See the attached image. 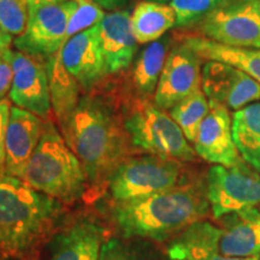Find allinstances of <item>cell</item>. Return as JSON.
<instances>
[{
  "label": "cell",
  "instance_id": "obj_1",
  "mask_svg": "<svg viewBox=\"0 0 260 260\" xmlns=\"http://www.w3.org/2000/svg\"><path fill=\"white\" fill-rule=\"evenodd\" d=\"M60 129L90 182L109 178L126 159L130 140L124 125L96 98H81L79 105Z\"/></svg>",
  "mask_w": 260,
  "mask_h": 260
},
{
  "label": "cell",
  "instance_id": "obj_2",
  "mask_svg": "<svg viewBox=\"0 0 260 260\" xmlns=\"http://www.w3.org/2000/svg\"><path fill=\"white\" fill-rule=\"evenodd\" d=\"M209 200L193 187H175L160 193L117 203L113 220L125 237L168 239L199 222L209 212Z\"/></svg>",
  "mask_w": 260,
  "mask_h": 260
},
{
  "label": "cell",
  "instance_id": "obj_3",
  "mask_svg": "<svg viewBox=\"0 0 260 260\" xmlns=\"http://www.w3.org/2000/svg\"><path fill=\"white\" fill-rule=\"evenodd\" d=\"M60 212L57 199L38 191L18 177L0 178V249L19 254L48 232Z\"/></svg>",
  "mask_w": 260,
  "mask_h": 260
},
{
  "label": "cell",
  "instance_id": "obj_4",
  "mask_svg": "<svg viewBox=\"0 0 260 260\" xmlns=\"http://www.w3.org/2000/svg\"><path fill=\"white\" fill-rule=\"evenodd\" d=\"M82 165L53 122L47 119L34 154L21 180L38 191L60 201L81 198L86 184Z\"/></svg>",
  "mask_w": 260,
  "mask_h": 260
},
{
  "label": "cell",
  "instance_id": "obj_5",
  "mask_svg": "<svg viewBox=\"0 0 260 260\" xmlns=\"http://www.w3.org/2000/svg\"><path fill=\"white\" fill-rule=\"evenodd\" d=\"M220 219L222 226L201 220L191 224L171 245L234 258L260 255V209L237 211Z\"/></svg>",
  "mask_w": 260,
  "mask_h": 260
},
{
  "label": "cell",
  "instance_id": "obj_6",
  "mask_svg": "<svg viewBox=\"0 0 260 260\" xmlns=\"http://www.w3.org/2000/svg\"><path fill=\"white\" fill-rule=\"evenodd\" d=\"M130 144L152 155L175 161H191L195 151L165 110L147 99L138 100L124 121Z\"/></svg>",
  "mask_w": 260,
  "mask_h": 260
},
{
  "label": "cell",
  "instance_id": "obj_7",
  "mask_svg": "<svg viewBox=\"0 0 260 260\" xmlns=\"http://www.w3.org/2000/svg\"><path fill=\"white\" fill-rule=\"evenodd\" d=\"M178 161L157 155L126 158L109 177L110 193L117 203L149 197L176 187Z\"/></svg>",
  "mask_w": 260,
  "mask_h": 260
},
{
  "label": "cell",
  "instance_id": "obj_8",
  "mask_svg": "<svg viewBox=\"0 0 260 260\" xmlns=\"http://www.w3.org/2000/svg\"><path fill=\"white\" fill-rule=\"evenodd\" d=\"M190 30L228 46L260 50V10L255 0H226Z\"/></svg>",
  "mask_w": 260,
  "mask_h": 260
},
{
  "label": "cell",
  "instance_id": "obj_9",
  "mask_svg": "<svg viewBox=\"0 0 260 260\" xmlns=\"http://www.w3.org/2000/svg\"><path fill=\"white\" fill-rule=\"evenodd\" d=\"M206 198L214 218L260 205V172L247 162L233 168L214 165L207 172Z\"/></svg>",
  "mask_w": 260,
  "mask_h": 260
},
{
  "label": "cell",
  "instance_id": "obj_10",
  "mask_svg": "<svg viewBox=\"0 0 260 260\" xmlns=\"http://www.w3.org/2000/svg\"><path fill=\"white\" fill-rule=\"evenodd\" d=\"M71 9L73 0L29 8L27 28L14 40L16 50L44 60L57 53L67 42Z\"/></svg>",
  "mask_w": 260,
  "mask_h": 260
},
{
  "label": "cell",
  "instance_id": "obj_11",
  "mask_svg": "<svg viewBox=\"0 0 260 260\" xmlns=\"http://www.w3.org/2000/svg\"><path fill=\"white\" fill-rule=\"evenodd\" d=\"M11 61L14 80L10 100L15 106L47 121L52 113V104L46 60L12 50Z\"/></svg>",
  "mask_w": 260,
  "mask_h": 260
},
{
  "label": "cell",
  "instance_id": "obj_12",
  "mask_svg": "<svg viewBox=\"0 0 260 260\" xmlns=\"http://www.w3.org/2000/svg\"><path fill=\"white\" fill-rule=\"evenodd\" d=\"M201 60L187 45L171 47L154 93V104L171 110L176 104L201 89Z\"/></svg>",
  "mask_w": 260,
  "mask_h": 260
},
{
  "label": "cell",
  "instance_id": "obj_13",
  "mask_svg": "<svg viewBox=\"0 0 260 260\" xmlns=\"http://www.w3.org/2000/svg\"><path fill=\"white\" fill-rule=\"evenodd\" d=\"M201 88L209 102L237 110L260 100V83L233 65L207 60L201 70Z\"/></svg>",
  "mask_w": 260,
  "mask_h": 260
},
{
  "label": "cell",
  "instance_id": "obj_14",
  "mask_svg": "<svg viewBox=\"0 0 260 260\" xmlns=\"http://www.w3.org/2000/svg\"><path fill=\"white\" fill-rule=\"evenodd\" d=\"M194 151L204 160L225 168L245 162L234 142L232 117L228 107L210 102V111L194 141Z\"/></svg>",
  "mask_w": 260,
  "mask_h": 260
},
{
  "label": "cell",
  "instance_id": "obj_15",
  "mask_svg": "<svg viewBox=\"0 0 260 260\" xmlns=\"http://www.w3.org/2000/svg\"><path fill=\"white\" fill-rule=\"evenodd\" d=\"M61 60L81 88L90 90L106 76L99 24L70 38L61 48Z\"/></svg>",
  "mask_w": 260,
  "mask_h": 260
},
{
  "label": "cell",
  "instance_id": "obj_16",
  "mask_svg": "<svg viewBox=\"0 0 260 260\" xmlns=\"http://www.w3.org/2000/svg\"><path fill=\"white\" fill-rule=\"evenodd\" d=\"M44 119L34 113L11 106L6 130L5 174L21 178L40 142Z\"/></svg>",
  "mask_w": 260,
  "mask_h": 260
},
{
  "label": "cell",
  "instance_id": "obj_17",
  "mask_svg": "<svg viewBox=\"0 0 260 260\" xmlns=\"http://www.w3.org/2000/svg\"><path fill=\"white\" fill-rule=\"evenodd\" d=\"M130 15L132 12L126 9L107 12L99 23L100 45L107 75L129 69L139 53V42L132 31Z\"/></svg>",
  "mask_w": 260,
  "mask_h": 260
},
{
  "label": "cell",
  "instance_id": "obj_18",
  "mask_svg": "<svg viewBox=\"0 0 260 260\" xmlns=\"http://www.w3.org/2000/svg\"><path fill=\"white\" fill-rule=\"evenodd\" d=\"M103 240L102 226L90 220H81L54 237L51 260H98Z\"/></svg>",
  "mask_w": 260,
  "mask_h": 260
},
{
  "label": "cell",
  "instance_id": "obj_19",
  "mask_svg": "<svg viewBox=\"0 0 260 260\" xmlns=\"http://www.w3.org/2000/svg\"><path fill=\"white\" fill-rule=\"evenodd\" d=\"M178 40L187 45L201 60L222 61L233 65L260 83V50L258 48L228 46L191 32L181 34Z\"/></svg>",
  "mask_w": 260,
  "mask_h": 260
},
{
  "label": "cell",
  "instance_id": "obj_20",
  "mask_svg": "<svg viewBox=\"0 0 260 260\" xmlns=\"http://www.w3.org/2000/svg\"><path fill=\"white\" fill-rule=\"evenodd\" d=\"M52 112L59 125H64L81 100V86L61 60V50L46 60Z\"/></svg>",
  "mask_w": 260,
  "mask_h": 260
},
{
  "label": "cell",
  "instance_id": "obj_21",
  "mask_svg": "<svg viewBox=\"0 0 260 260\" xmlns=\"http://www.w3.org/2000/svg\"><path fill=\"white\" fill-rule=\"evenodd\" d=\"M130 25L139 45H147L176 27V15L169 4L140 0L130 15Z\"/></svg>",
  "mask_w": 260,
  "mask_h": 260
},
{
  "label": "cell",
  "instance_id": "obj_22",
  "mask_svg": "<svg viewBox=\"0 0 260 260\" xmlns=\"http://www.w3.org/2000/svg\"><path fill=\"white\" fill-rule=\"evenodd\" d=\"M170 50L171 37L164 35L159 40L147 44L136 54L132 64V81L141 96L154 95Z\"/></svg>",
  "mask_w": 260,
  "mask_h": 260
},
{
  "label": "cell",
  "instance_id": "obj_23",
  "mask_svg": "<svg viewBox=\"0 0 260 260\" xmlns=\"http://www.w3.org/2000/svg\"><path fill=\"white\" fill-rule=\"evenodd\" d=\"M232 130L241 158L260 172V103L249 104L234 112Z\"/></svg>",
  "mask_w": 260,
  "mask_h": 260
},
{
  "label": "cell",
  "instance_id": "obj_24",
  "mask_svg": "<svg viewBox=\"0 0 260 260\" xmlns=\"http://www.w3.org/2000/svg\"><path fill=\"white\" fill-rule=\"evenodd\" d=\"M169 111L188 141L194 142L201 123L210 111V102L201 88L176 104Z\"/></svg>",
  "mask_w": 260,
  "mask_h": 260
},
{
  "label": "cell",
  "instance_id": "obj_25",
  "mask_svg": "<svg viewBox=\"0 0 260 260\" xmlns=\"http://www.w3.org/2000/svg\"><path fill=\"white\" fill-rule=\"evenodd\" d=\"M225 2L226 0H171L169 5L174 9L176 15V27L190 29Z\"/></svg>",
  "mask_w": 260,
  "mask_h": 260
},
{
  "label": "cell",
  "instance_id": "obj_26",
  "mask_svg": "<svg viewBox=\"0 0 260 260\" xmlns=\"http://www.w3.org/2000/svg\"><path fill=\"white\" fill-rule=\"evenodd\" d=\"M107 12L92 0H73L69 23H68L67 41L75 35L99 24Z\"/></svg>",
  "mask_w": 260,
  "mask_h": 260
},
{
  "label": "cell",
  "instance_id": "obj_27",
  "mask_svg": "<svg viewBox=\"0 0 260 260\" xmlns=\"http://www.w3.org/2000/svg\"><path fill=\"white\" fill-rule=\"evenodd\" d=\"M28 19L27 0H0V28L12 38L23 34Z\"/></svg>",
  "mask_w": 260,
  "mask_h": 260
},
{
  "label": "cell",
  "instance_id": "obj_28",
  "mask_svg": "<svg viewBox=\"0 0 260 260\" xmlns=\"http://www.w3.org/2000/svg\"><path fill=\"white\" fill-rule=\"evenodd\" d=\"M168 254L171 260H260L259 255L249 256V258H234V256H224L218 253L201 251V249L181 248L174 245L169 246Z\"/></svg>",
  "mask_w": 260,
  "mask_h": 260
},
{
  "label": "cell",
  "instance_id": "obj_29",
  "mask_svg": "<svg viewBox=\"0 0 260 260\" xmlns=\"http://www.w3.org/2000/svg\"><path fill=\"white\" fill-rule=\"evenodd\" d=\"M11 52V48L0 51V100L5 99L6 94L10 93L14 80Z\"/></svg>",
  "mask_w": 260,
  "mask_h": 260
},
{
  "label": "cell",
  "instance_id": "obj_30",
  "mask_svg": "<svg viewBox=\"0 0 260 260\" xmlns=\"http://www.w3.org/2000/svg\"><path fill=\"white\" fill-rule=\"evenodd\" d=\"M10 102L8 99L0 100V178L5 176L6 161V130L10 117Z\"/></svg>",
  "mask_w": 260,
  "mask_h": 260
},
{
  "label": "cell",
  "instance_id": "obj_31",
  "mask_svg": "<svg viewBox=\"0 0 260 260\" xmlns=\"http://www.w3.org/2000/svg\"><path fill=\"white\" fill-rule=\"evenodd\" d=\"M98 260H134L124 251L121 243L116 240L104 243Z\"/></svg>",
  "mask_w": 260,
  "mask_h": 260
},
{
  "label": "cell",
  "instance_id": "obj_32",
  "mask_svg": "<svg viewBox=\"0 0 260 260\" xmlns=\"http://www.w3.org/2000/svg\"><path fill=\"white\" fill-rule=\"evenodd\" d=\"M100 6V8L105 10V11H117V10H122L128 3V0H92Z\"/></svg>",
  "mask_w": 260,
  "mask_h": 260
},
{
  "label": "cell",
  "instance_id": "obj_33",
  "mask_svg": "<svg viewBox=\"0 0 260 260\" xmlns=\"http://www.w3.org/2000/svg\"><path fill=\"white\" fill-rule=\"evenodd\" d=\"M12 44H14V39H12L11 35H9L8 32H5L0 28V51L8 50V48L11 47Z\"/></svg>",
  "mask_w": 260,
  "mask_h": 260
},
{
  "label": "cell",
  "instance_id": "obj_34",
  "mask_svg": "<svg viewBox=\"0 0 260 260\" xmlns=\"http://www.w3.org/2000/svg\"><path fill=\"white\" fill-rule=\"evenodd\" d=\"M69 2V0H27L29 8H38V6L51 5V4H60V3Z\"/></svg>",
  "mask_w": 260,
  "mask_h": 260
},
{
  "label": "cell",
  "instance_id": "obj_35",
  "mask_svg": "<svg viewBox=\"0 0 260 260\" xmlns=\"http://www.w3.org/2000/svg\"><path fill=\"white\" fill-rule=\"evenodd\" d=\"M148 2H154V3H160V4H169L171 0H148Z\"/></svg>",
  "mask_w": 260,
  "mask_h": 260
},
{
  "label": "cell",
  "instance_id": "obj_36",
  "mask_svg": "<svg viewBox=\"0 0 260 260\" xmlns=\"http://www.w3.org/2000/svg\"><path fill=\"white\" fill-rule=\"evenodd\" d=\"M255 3H256V5H258V8L260 10V0H255Z\"/></svg>",
  "mask_w": 260,
  "mask_h": 260
}]
</instances>
